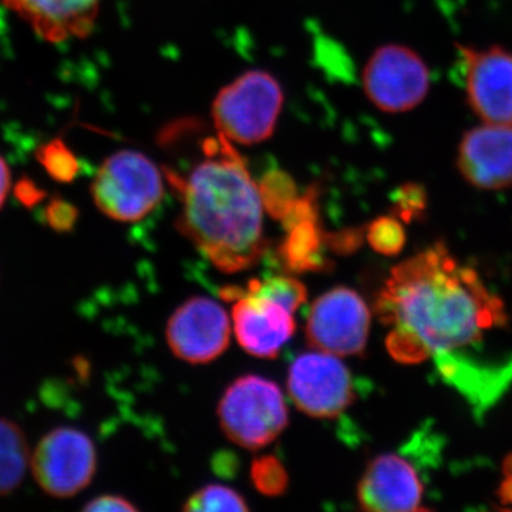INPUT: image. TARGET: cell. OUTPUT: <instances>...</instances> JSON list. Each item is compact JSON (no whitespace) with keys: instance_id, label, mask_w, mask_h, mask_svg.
I'll use <instances>...</instances> for the list:
<instances>
[{"instance_id":"cell-1","label":"cell","mask_w":512,"mask_h":512,"mask_svg":"<svg viewBox=\"0 0 512 512\" xmlns=\"http://www.w3.org/2000/svg\"><path fill=\"white\" fill-rule=\"evenodd\" d=\"M375 312L384 326L423 343L441 380L466 397L477 417L510 387L512 372L483 359L485 333L507 326L504 302L480 281L464 282L440 242L394 266Z\"/></svg>"},{"instance_id":"cell-2","label":"cell","mask_w":512,"mask_h":512,"mask_svg":"<svg viewBox=\"0 0 512 512\" xmlns=\"http://www.w3.org/2000/svg\"><path fill=\"white\" fill-rule=\"evenodd\" d=\"M183 183L177 228L222 272L254 266L266 251L264 204L234 144L218 134Z\"/></svg>"},{"instance_id":"cell-3","label":"cell","mask_w":512,"mask_h":512,"mask_svg":"<svg viewBox=\"0 0 512 512\" xmlns=\"http://www.w3.org/2000/svg\"><path fill=\"white\" fill-rule=\"evenodd\" d=\"M284 103V89L271 73L248 70L222 87L211 116L217 133L232 144L254 146L272 137Z\"/></svg>"},{"instance_id":"cell-4","label":"cell","mask_w":512,"mask_h":512,"mask_svg":"<svg viewBox=\"0 0 512 512\" xmlns=\"http://www.w3.org/2000/svg\"><path fill=\"white\" fill-rule=\"evenodd\" d=\"M164 178L158 165L140 151L120 150L100 165L92 183L94 204L111 220H143L160 204Z\"/></svg>"},{"instance_id":"cell-5","label":"cell","mask_w":512,"mask_h":512,"mask_svg":"<svg viewBox=\"0 0 512 512\" xmlns=\"http://www.w3.org/2000/svg\"><path fill=\"white\" fill-rule=\"evenodd\" d=\"M218 419L232 443L258 450L286 429L289 417L281 389L264 377L248 375L229 384L218 404Z\"/></svg>"},{"instance_id":"cell-6","label":"cell","mask_w":512,"mask_h":512,"mask_svg":"<svg viewBox=\"0 0 512 512\" xmlns=\"http://www.w3.org/2000/svg\"><path fill=\"white\" fill-rule=\"evenodd\" d=\"M363 89L367 99L384 113H406L429 93V67L409 47L382 46L367 60Z\"/></svg>"},{"instance_id":"cell-7","label":"cell","mask_w":512,"mask_h":512,"mask_svg":"<svg viewBox=\"0 0 512 512\" xmlns=\"http://www.w3.org/2000/svg\"><path fill=\"white\" fill-rule=\"evenodd\" d=\"M97 453L92 439L73 427H59L37 444L32 458L33 476L45 493L73 497L92 483Z\"/></svg>"},{"instance_id":"cell-8","label":"cell","mask_w":512,"mask_h":512,"mask_svg":"<svg viewBox=\"0 0 512 512\" xmlns=\"http://www.w3.org/2000/svg\"><path fill=\"white\" fill-rule=\"evenodd\" d=\"M370 330V312L362 296L346 286L323 293L313 302L306 323L312 349L335 356L362 355Z\"/></svg>"},{"instance_id":"cell-9","label":"cell","mask_w":512,"mask_h":512,"mask_svg":"<svg viewBox=\"0 0 512 512\" xmlns=\"http://www.w3.org/2000/svg\"><path fill=\"white\" fill-rule=\"evenodd\" d=\"M288 392L301 412L316 419H333L355 402L352 375L335 355L303 353L288 372Z\"/></svg>"},{"instance_id":"cell-10","label":"cell","mask_w":512,"mask_h":512,"mask_svg":"<svg viewBox=\"0 0 512 512\" xmlns=\"http://www.w3.org/2000/svg\"><path fill=\"white\" fill-rule=\"evenodd\" d=\"M458 50L471 110L484 123L512 126V53L498 46Z\"/></svg>"},{"instance_id":"cell-11","label":"cell","mask_w":512,"mask_h":512,"mask_svg":"<svg viewBox=\"0 0 512 512\" xmlns=\"http://www.w3.org/2000/svg\"><path fill=\"white\" fill-rule=\"evenodd\" d=\"M231 320L212 299H188L168 320L167 342L175 356L192 365L212 362L227 350Z\"/></svg>"},{"instance_id":"cell-12","label":"cell","mask_w":512,"mask_h":512,"mask_svg":"<svg viewBox=\"0 0 512 512\" xmlns=\"http://www.w3.org/2000/svg\"><path fill=\"white\" fill-rule=\"evenodd\" d=\"M461 175L481 190L512 185V126L484 123L461 138L457 151Z\"/></svg>"},{"instance_id":"cell-13","label":"cell","mask_w":512,"mask_h":512,"mask_svg":"<svg viewBox=\"0 0 512 512\" xmlns=\"http://www.w3.org/2000/svg\"><path fill=\"white\" fill-rule=\"evenodd\" d=\"M423 485L409 461L383 454L370 461L357 487V500L365 511H423Z\"/></svg>"},{"instance_id":"cell-14","label":"cell","mask_w":512,"mask_h":512,"mask_svg":"<svg viewBox=\"0 0 512 512\" xmlns=\"http://www.w3.org/2000/svg\"><path fill=\"white\" fill-rule=\"evenodd\" d=\"M232 319L239 345L264 359L278 356L296 329L291 311L271 299L247 292L235 303Z\"/></svg>"},{"instance_id":"cell-15","label":"cell","mask_w":512,"mask_h":512,"mask_svg":"<svg viewBox=\"0 0 512 512\" xmlns=\"http://www.w3.org/2000/svg\"><path fill=\"white\" fill-rule=\"evenodd\" d=\"M49 43L84 39L93 32L101 0H0Z\"/></svg>"},{"instance_id":"cell-16","label":"cell","mask_w":512,"mask_h":512,"mask_svg":"<svg viewBox=\"0 0 512 512\" xmlns=\"http://www.w3.org/2000/svg\"><path fill=\"white\" fill-rule=\"evenodd\" d=\"M323 245V231L318 221H305L289 229L288 237L279 248V256L288 271L319 272L329 268V261L320 254Z\"/></svg>"},{"instance_id":"cell-17","label":"cell","mask_w":512,"mask_h":512,"mask_svg":"<svg viewBox=\"0 0 512 512\" xmlns=\"http://www.w3.org/2000/svg\"><path fill=\"white\" fill-rule=\"evenodd\" d=\"M30 463L29 443L15 421L0 419V495L18 490Z\"/></svg>"},{"instance_id":"cell-18","label":"cell","mask_w":512,"mask_h":512,"mask_svg":"<svg viewBox=\"0 0 512 512\" xmlns=\"http://www.w3.org/2000/svg\"><path fill=\"white\" fill-rule=\"evenodd\" d=\"M247 293L271 299L292 313L308 298L305 285L292 276H274L265 281L252 279L248 284Z\"/></svg>"},{"instance_id":"cell-19","label":"cell","mask_w":512,"mask_h":512,"mask_svg":"<svg viewBox=\"0 0 512 512\" xmlns=\"http://www.w3.org/2000/svg\"><path fill=\"white\" fill-rule=\"evenodd\" d=\"M265 211L275 220H282L298 198V190L288 174L272 171L259 184Z\"/></svg>"},{"instance_id":"cell-20","label":"cell","mask_w":512,"mask_h":512,"mask_svg":"<svg viewBox=\"0 0 512 512\" xmlns=\"http://www.w3.org/2000/svg\"><path fill=\"white\" fill-rule=\"evenodd\" d=\"M37 161L57 183H72L80 173V163L60 138L49 141L36 153Z\"/></svg>"},{"instance_id":"cell-21","label":"cell","mask_w":512,"mask_h":512,"mask_svg":"<svg viewBox=\"0 0 512 512\" xmlns=\"http://www.w3.org/2000/svg\"><path fill=\"white\" fill-rule=\"evenodd\" d=\"M184 511H248L244 497L232 488L221 484H210L192 494L184 504Z\"/></svg>"},{"instance_id":"cell-22","label":"cell","mask_w":512,"mask_h":512,"mask_svg":"<svg viewBox=\"0 0 512 512\" xmlns=\"http://www.w3.org/2000/svg\"><path fill=\"white\" fill-rule=\"evenodd\" d=\"M251 480L256 490L268 497L284 494L289 484L286 468L275 456L255 458L251 467Z\"/></svg>"},{"instance_id":"cell-23","label":"cell","mask_w":512,"mask_h":512,"mask_svg":"<svg viewBox=\"0 0 512 512\" xmlns=\"http://www.w3.org/2000/svg\"><path fill=\"white\" fill-rule=\"evenodd\" d=\"M370 247L379 254L394 256L400 254L406 244L402 224L393 217H380L366 229Z\"/></svg>"},{"instance_id":"cell-24","label":"cell","mask_w":512,"mask_h":512,"mask_svg":"<svg viewBox=\"0 0 512 512\" xmlns=\"http://www.w3.org/2000/svg\"><path fill=\"white\" fill-rule=\"evenodd\" d=\"M386 348L390 356L403 365H417L430 359L429 352L424 348L423 343L397 330H392L387 335Z\"/></svg>"},{"instance_id":"cell-25","label":"cell","mask_w":512,"mask_h":512,"mask_svg":"<svg viewBox=\"0 0 512 512\" xmlns=\"http://www.w3.org/2000/svg\"><path fill=\"white\" fill-rule=\"evenodd\" d=\"M394 202H396L397 217L410 224L416 218H420L423 211L426 210V191L421 185H403L397 191Z\"/></svg>"},{"instance_id":"cell-26","label":"cell","mask_w":512,"mask_h":512,"mask_svg":"<svg viewBox=\"0 0 512 512\" xmlns=\"http://www.w3.org/2000/svg\"><path fill=\"white\" fill-rule=\"evenodd\" d=\"M323 242L330 251L339 255H352L365 242V229L346 228L338 232H323Z\"/></svg>"},{"instance_id":"cell-27","label":"cell","mask_w":512,"mask_h":512,"mask_svg":"<svg viewBox=\"0 0 512 512\" xmlns=\"http://www.w3.org/2000/svg\"><path fill=\"white\" fill-rule=\"evenodd\" d=\"M46 224L57 232L72 231L79 218V211L70 202L55 198L45 210Z\"/></svg>"},{"instance_id":"cell-28","label":"cell","mask_w":512,"mask_h":512,"mask_svg":"<svg viewBox=\"0 0 512 512\" xmlns=\"http://www.w3.org/2000/svg\"><path fill=\"white\" fill-rule=\"evenodd\" d=\"M318 208H316V192L311 190L306 192L303 197L296 198L292 207L286 212L285 217L282 218V224L286 231L302 224L305 221H318Z\"/></svg>"},{"instance_id":"cell-29","label":"cell","mask_w":512,"mask_h":512,"mask_svg":"<svg viewBox=\"0 0 512 512\" xmlns=\"http://www.w3.org/2000/svg\"><path fill=\"white\" fill-rule=\"evenodd\" d=\"M84 511H137L136 505L130 503V501L126 500V498L119 497V495H101V497L94 498V500L90 501L86 507L83 508Z\"/></svg>"},{"instance_id":"cell-30","label":"cell","mask_w":512,"mask_h":512,"mask_svg":"<svg viewBox=\"0 0 512 512\" xmlns=\"http://www.w3.org/2000/svg\"><path fill=\"white\" fill-rule=\"evenodd\" d=\"M16 198L26 207H33L45 198V191L39 190L30 180H22L15 188Z\"/></svg>"},{"instance_id":"cell-31","label":"cell","mask_w":512,"mask_h":512,"mask_svg":"<svg viewBox=\"0 0 512 512\" xmlns=\"http://www.w3.org/2000/svg\"><path fill=\"white\" fill-rule=\"evenodd\" d=\"M12 178H10V168L5 158L0 156V208L5 204L8 198Z\"/></svg>"},{"instance_id":"cell-32","label":"cell","mask_w":512,"mask_h":512,"mask_svg":"<svg viewBox=\"0 0 512 512\" xmlns=\"http://www.w3.org/2000/svg\"><path fill=\"white\" fill-rule=\"evenodd\" d=\"M498 497H500L501 503L512 504V477L505 478L501 483Z\"/></svg>"},{"instance_id":"cell-33","label":"cell","mask_w":512,"mask_h":512,"mask_svg":"<svg viewBox=\"0 0 512 512\" xmlns=\"http://www.w3.org/2000/svg\"><path fill=\"white\" fill-rule=\"evenodd\" d=\"M503 473L505 477H512V453L504 458Z\"/></svg>"}]
</instances>
